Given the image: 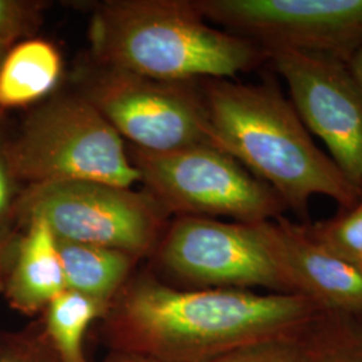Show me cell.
<instances>
[{"label": "cell", "instance_id": "obj_15", "mask_svg": "<svg viewBox=\"0 0 362 362\" xmlns=\"http://www.w3.org/2000/svg\"><path fill=\"white\" fill-rule=\"evenodd\" d=\"M107 314L98 302L71 290H64L45 309V336L59 362H89L83 339L91 322Z\"/></svg>", "mask_w": 362, "mask_h": 362}, {"label": "cell", "instance_id": "obj_19", "mask_svg": "<svg viewBox=\"0 0 362 362\" xmlns=\"http://www.w3.org/2000/svg\"><path fill=\"white\" fill-rule=\"evenodd\" d=\"M46 3L30 0H0V43L13 47L33 38L42 21Z\"/></svg>", "mask_w": 362, "mask_h": 362}, {"label": "cell", "instance_id": "obj_25", "mask_svg": "<svg viewBox=\"0 0 362 362\" xmlns=\"http://www.w3.org/2000/svg\"><path fill=\"white\" fill-rule=\"evenodd\" d=\"M8 49H10L8 46H6V45H1V43H0V64H1V61H3V58H4V55H6V52H7Z\"/></svg>", "mask_w": 362, "mask_h": 362}, {"label": "cell", "instance_id": "obj_13", "mask_svg": "<svg viewBox=\"0 0 362 362\" xmlns=\"http://www.w3.org/2000/svg\"><path fill=\"white\" fill-rule=\"evenodd\" d=\"M62 57L49 40L28 38L10 47L0 64V109L38 104L58 86Z\"/></svg>", "mask_w": 362, "mask_h": 362}, {"label": "cell", "instance_id": "obj_17", "mask_svg": "<svg viewBox=\"0 0 362 362\" xmlns=\"http://www.w3.org/2000/svg\"><path fill=\"white\" fill-rule=\"evenodd\" d=\"M305 226L314 239L341 258L362 267V196L336 218Z\"/></svg>", "mask_w": 362, "mask_h": 362}, {"label": "cell", "instance_id": "obj_5", "mask_svg": "<svg viewBox=\"0 0 362 362\" xmlns=\"http://www.w3.org/2000/svg\"><path fill=\"white\" fill-rule=\"evenodd\" d=\"M167 215L146 191L97 181L28 185L13 214L23 223L43 220L59 240L115 248L137 259L160 245Z\"/></svg>", "mask_w": 362, "mask_h": 362}, {"label": "cell", "instance_id": "obj_20", "mask_svg": "<svg viewBox=\"0 0 362 362\" xmlns=\"http://www.w3.org/2000/svg\"><path fill=\"white\" fill-rule=\"evenodd\" d=\"M0 362H59L46 336L23 338L0 351Z\"/></svg>", "mask_w": 362, "mask_h": 362}, {"label": "cell", "instance_id": "obj_23", "mask_svg": "<svg viewBox=\"0 0 362 362\" xmlns=\"http://www.w3.org/2000/svg\"><path fill=\"white\" fill-rule=\"evenodd\" d=\"M346 65L349 67L351 77L356 81L362 93V45L350 55L349 59L346 61Z\"/></svg>", "mask_w": 362, "mask_h": 362}, {"label": "cell", "instance_id": "obj_14", "mask_svg": "<svg viewBox=\"0 0 362 362\" xmlns=\"http://www.w3.org/2000/svg\"><path fill=\"white\" fill-rule=\"evenodd\" d=\"M66 288L98 302L107 313L127 286L137 258L128 252L57 239Z\"/></svg>", "mask_w": 362, "mask_h": 362}, {"label": "cell", "instance_id": "obj_7", "mask_svg": "<svg viewBox=\"0 0 362 362\" xmlns=\"http://www.w3.org/2000/svg\"><path fill=\"white\" fill-rule=\"evenodd\" d=\"M79 93L132 148L153 153L218 148L203 91L189 82H164L100 66L85 78Z\"/></svg>", "mask_w": 362, "mask_h": 362}, {"label": "cell", "instance_id": "obj_9", "mask_svg": "<svg viewBox=\"0 0 362 362\" xmlns=\"http://www.w3.org/2000/svg\"><path fill=\"white\" fill-rule=\"evenodd\" d=\"M206 21L269 49L348 61L362 45V0H194Z\"/></svg>", "mask_w": 362, "mask_h": 362}, {"label": "cell", "instance_id": "obj_3", "mask_svg": "<svg viewBox=\"0 0 362 362\" xmlns=\"http://www.w3.org/2000/svg\"><path fill=\"white\" fill-rule=\"evenodd\" d=\"M89 39L98 65L164 82L228 79L266 59L257 43L209 26L188 0L104 1Z\"/></svg>", "mask_w": 362, "mask_h": 362}, {"label": "cell", "instance_id": "obj_10", "mask_svg": "<svg viewBox=\"0 0 362 362\" xmlns=\"http://www.w3.org/2000/svg\"><path fill=\"white\" fill-rule=\"evenodd\" d=\"M264 54L285 79L306 129L324 141L337 167L362 191V93L346 61L284 47Z\"/></svg>", "mask_w": 362, "mask_h": 362}, {"label": "cell", "instance_id": "obj_16", "mask_svg": "<svg viewBox=\"0 0 362 362\" xmlns=\"http://www.w3.org/2000/svg\"><path fill=\"white\" fill-rule=\"evenodd\" d=\"M353 317L326 313L311 329L309 362H362V332Z\"/></svg>", "mask_w": 362, "mask_h": 362}, {"label": "cell", "instance_id": "obj_8", "mask_svg": "<svg viewBox=\"0 0 362 362\" xmlns=\"http://www.w3.org/2000/svg\"><path fill=\"white\" fill-rule=\"evenodd\" d=\"M262 223L180 216L158 245L161 264L196 288L260 287L290 294Z\"/></svg>", "mask_w": 362, "mask_h": 362}, {"label": "cell", "instance_id": "obj_24", "mask_svg": "<svg viewBox=\"0 0 362 362\" xmlns=\"http://www.w3.org/2000/svg\"><path fill=\"white\" fill-rule=\"evenodd\" d=\"M106 362H152L149 360H145L143 357H139V356H132V354H125L122 357H118L115 360H110V361Z\"/></svg>", "mask_w": 362, "mask_h": 362}, {"label": "cell", "instance_id": "obj_12", "mask_svg": "<svg viewBox=\"0 0 362 362\" xmlns=\"http://www.w3.org/2000/svg\"><path fill=\"white\" fill-rule=\"evenodd\" d=\"M25 233L16 238L13 260L3 279L4 297L23 314L45 311L66 290L65 275L57 238L40 219L23 223Z\"/></svg>", "mask_w": 362, "mask_h": 362}, {"label": "cell", "instance_id": "obj_22", "mask_svg": "<svg viewBox=\"0 0 362 362\" xmlns=\"http://www.w3.org/2000/svg\"><path fill=\"white\" fill-rule=\"evenodd\" d=\"M15 243H16V238L13 236H6L0 240V284L3 282L7 270L11 264Z\"/></svg>", "mask_w": 362, "mask_h": 362}, {"label": "cell", "instance_id": "obj_1", "mask_svg": "<svg viewBox=\"0 0 362 362\" xmlns=\"http://www.w3.org/2000/svg\"><path fill=\"white\" fill-rule=\"evenodd\" d=\"M109 313L117 345L152 362L207 361L245 345L302 333L326 314L299 294L181 290L153 278L127 284Z\"/></svg>", "mask_w": 362, "mask_h": 362}, {"label": "cell", "instance_id": "obj_21", "mask_svg": "<svg viewBox=\"0 0 362 362\" xmlns=\"http://www.w3.org/2000/svg\"><path fill=\"white\" fill-rule=\"evenodd\" d=\"M13 184L15 179L3 152V144H0V227L6 220L13 216V206L16 202V197H13Z\"/></svg>", "mask_w": 362, "mask_h": 362}, {"label": "cell", "instance_id": "obj_11", "mask_svg": "<svg viewBox=\"0 0 362 362\" xmlns=\"http://www.w3.org/2000/svg\"><path fill=\"white\" fill-rule=\"evenodd\" d=\"M262 226L290 294L309 298L326 313L362 317V267L314 239L305 224L281 216Z\"/></svg>", "mask_w": 362, "mask_h": 362}, {"label": "cell", "instance_id": "obj_4", "mask_svg": "<svg viewBox=\"0 0 362 362\" xmlns=\"http://www.w3.org/2000/svg\"><path fill=\"white\" fill-rule=\"evenodd\" d=\"M3 152L15 181L27 187L97 181L133 188L140 182L122 137L79 91L39 105Z\"/></svg>", "mask_w": 362, "mask_h": 362}, {"label": "cell", "instance_id": "obj_18", "mask_svg": "<svg viewBox=\"0 0 362 362\" xmlns=\"http://www.w3.org/2000/svg\"><path fill=\"white\" fill-rule=\"evenodd\" d=\"M313 326L298 334L245 345L203 362H309Z\"/></svg>", "mask_w": 362, "mask_h": 362}, {"label": "cell", "instance_id": "obj_2", "mask_svg": "<svg viewBox=\"0 0 362 362\" xmlns=\"http://www.w3.org/2000/svg\"><path fill=\"white\" fill-rule=\"evenodd\" d=\"M216 146L306 218L315 194L353 207L362 191L313 141L297 110L272 85L208 79L203 89Z\"/></svg>", "mask_w": 362, "mask_h": 362}, {"label": "cell", "instance_id": "obj_6", "mask_svg": "<svg viewBox=\"0 0 362 362\" xmlns=\"http://www.w3.org/2000/svg\"><path fill=\"white\" fill-rule=\"evenodd\" d=\"M140 182L168 214L258 223L284 216V200L219 148L202 145L153 153L129 148Z\"/></svg>", "mask_w": 362, "mask_h": 362}]
</instances>
